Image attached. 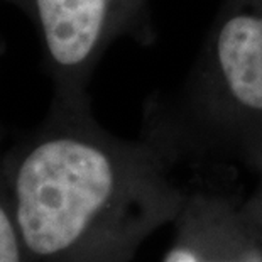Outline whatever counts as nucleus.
<instances>
[{"label": "nucleus", "instance_id": "obj_1", "mask_svg": "<svg viewBox=\"0 0 262 262\" xmlns=\"http://www.w3.org/2000/svg\"><path fill=\"white\" fill-rule=\"evenodd\" d=\"M142 134L124 139L92 103L51 100L44 119L0 152V174L36 262H132L172 225L189 188Z\"/></svg>", "mask_w": 262, "mask_h": 262}, {"label": "nucleus", "instance_id": "obj_2", "mask_svg": "<svg viewBox=\"0 0 262 262\" xmlns=\"http://www.w3.org/2000/svg\"><path fill=\"white\" fill-rule=\"evenodd\" d=\"M141 134L176 166L255 169L262 158V0H220L185 80L144 105Z\"/></svg>", "mask_w": 262, "mask_h": 262}, {"label": "nucleus", "instance_id": "obj_3", "mask_svg": "<svg viewBox=\"0 0 262 262\" xmlns=\"http://www.w3.org/2000/svg\"><path fill=\"white\" fill-rule=\"evenodd\" d=\"M34 24L56 102H90L88 86L120 39L156 41L150 0H5Z\"/></svg>", "mask_w": 262, "mask_h": 262}, {"label": "nucleus", "instance_id": "obj_4", "mask_svg": "<svg viewBox=\"0 0 262 262\" xmlns=\"http://www.w3.org/2000/svg\"><path fill=\"white\" fill-rule=\"evenodd\" d=\"M161 262H262V233L244 215L241 198L189 188Z\"/></svg>", "mask_w": 262, "mask_h": 262}, {"label": "nucleus", "instance_id": "obj_5", "mask_svg": "<svg viewBox=\"0 0 262 262\" xmlns=\"http://www.w3.org/2000/svg\"><path fill=\"white\" fill-rule=\"evenodd\" d=\"M0 262H36L27 250L0 174Z\"/></svg>", "mask_w": 262, "mask_h": 262}, {"label": "nucleus", "instance_id": "obj_6", "mask_svg": "<svg viewBox=\"0 0 262 262\" xmlns=\"http://www.w3.org/2000/svg\"><path fill=\"white\" fill-rule=\"evenodd\" d=\"M255 185L245 198H241V208L247 220L262 233V158L255 166Z\"/></svg>", "mask_w": 262, "mask_h": 262}, {"label": "nucleus", "instance_id": "obj_7", "mask_svg": "<svg viewBox=\"0 0 262 262\" xmlns=\"http://www.w3.org/2000/svg\"><path fill=\"white\" fill-rule=\"evenodd\" d=\"M4 137H5V127L2 125V122H0V144H2Z\"/></svg>", "mask_w": 262, "mask_h": 262}, {"label": "nucleus", "instance_id": "obj_8", "mask_svg": "<svg viewBox=\"0 0 262 262\" xmlns=\"http://www.w3.org/2000/svg\"><path fill=\"white\" fill-rule=\"evenodd\" d=\"M4 51H5V44L2 39H0V54H4Z\"/></svg>", "mask_w": 262, "mask_h": 262}]
</instances>
